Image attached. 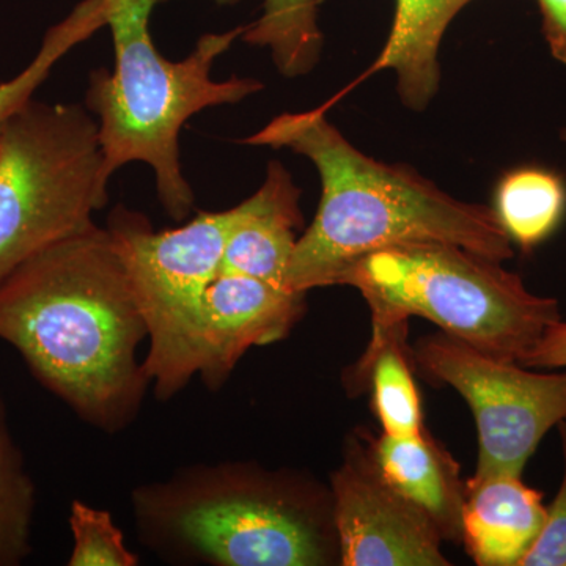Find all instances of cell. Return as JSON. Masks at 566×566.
Instances as JSON below:
<instances>
[{
  "mask_svg": "<svg viewBox=\"0 0 566 566\" xmlns=\"http://www.w3.org/2000/svg\"><path fill=\"white\" fill-rule=\"evenodd\" d=\"M342 566H450L433 521L382 475L367 430L346 439L331 474Z\"/></svg>",
  "mask_w": 566,
  "mask_h": 566,
  "instance_id": "cell-10",
  "label": "cell"
},
{
  "mask_svg": "<svg viewBox=\"0 0 566 566\" xmlns=\"http://www.w3.org/2000/svg\"><path fill=\"white\" fill-rule=\"evenodd\" d=\"M557 428L564 452V479L556 499L547 506L545 526L520 566H566V420Z\"/></svg>",
  "mask_w": 566,
  "mask_h": 566,
  "instance_id": "cell-21",
  "label": "cell"
},
{
  "mask_svg": "<svg viewBox=\"0 0 566 566\" xmlns=\"http://www.w3.org/2000/svg\"><path fill=\"white\" fill-rule=\"evenodd\" d=\"M69 523L73 535L70 566L139 565V556L126 546L125 536L107 510L73 501Z\"/></svg>",
  "mask_w": 566,
  "mask_h": 566,
  "instance_id": "cell-20",
  "label": "cell"
},
{
  "mask_svg": "<svg viewBox=\"0 0 566 566\" xmlns=\"http://www.w3.org/2000/svg\"><path fill=\"white\" fill-rule=\"evenodd\" d=\"M338 285L363 294L371 331L420 316L449 337L517 364L562 319L557 300L528 292L502 262L453 244H406L370 253Z\"/></svg>",
  "mask_w": 566,
  "mask_h": 566,
  "instance_id": "cell-5",
  "label": "cell"
},
{
  "mask_svg": "<svg viewBox=\"0 0 566 566\" xmlns=\"http://www.w3.org/2000/svg\"><path fill=\"white\" fill-rule=\"evenodd\" d=\"M493 210L512 243L532 252L553 237L566 214V185L545 167H520L502 178Z\"/></svg>",
  "mask_w": 566,
  "mask_h": 566,
  "instance_id": "cell-16",
  "label": "cell"
},
{
  "mask_svg": "<svg viewBox=\"0 0 566 566\" xmlns=\"http://www.w3.org/2000/svg\"><path fill=\"white\" fill-rule=\"evenodd\" d=\"M243 40L268 48L275 69L289 80L311 73L323 48L318 0H264L262 14L245 25Z\"/></svg>",
  "mask_w": 566,
  "mask_h": 566,
  "instance_id": "cell-17",
  "label": "cell"
},
{
  "mask_svg": "<svg viewBox=\"0 0 566 566\" xmlns=\"http://www.w3.org/2000/svg\"><path fill=\"white\" fill-rule=\"evenodd\" d=\"M551 54L566 65V0H535Z\"/></svg>",
  "mask_w": 566,
  "mask_h": 566,
  "instance_id": "cell-23",
  "label": "cell"
},
{
  "mask_svg": "<svg viewBox=\"0 0 566 566\" xmlns=\"http://www.w3.org/2000/svg\"><path fill=\"white\" fill-rule=\"evenodd\" d=\"M411 356L424 379L452 387L471 408L476 476L523 474L542 439L566 420V368L536 374L442 333L419 338Z\"/></svg>",
  "mask_w": 566,
  "mask_h": 566,
  "instance_id": "cell-7",
  "label": "cell"
},
{
  "mask_svg": "<svg viewBox=\"0 0 566 566\" xmlns=\"http://www.w3.org/2000/svg\"><path fill=\"white\" fill-rule=\"evenodd\" d=\"M562 137H564V140L566 142V128L564 129V134H562Z\"/></svg>",
  "mask_w": 566,
  "mask_h": 566,
  "instance_id": "cell-25",
  "label": "cell"
},
{
  "mask_svg": "<svg viewBox=\"0 0 566 566\" xmlns=\"http://www.w3.org/2000/svg\"><path fill=\"white\" fill-rule=\"evenodd\" d=\"M300 200V188L283 164H268L263 185L233 208L221 274L249 275L289 289L296 232L304 221Z\"/></svg>",
  "mask_w": 566,
  "mask_h": 566,
  "instance_id": "cell-11",
  "label": "cell"
},
{
  "mask_svg": "<svg viewBox=\"0 0 566 566\" xmlns=\"http://www.w3.org/2000/svg\"><path fill=\"white\" fill-rule=\"evenodd\" d=\"M109 181L87 107L32 99L18 112L0 133V282L95 226Z\"/></svg>",
  "mask_w": 566,
  "mask_h": 566,
  "instance_id": "cell-6",
  "label": "cell"
},
{
  "mask_svg": "<svg viewBox=\"0 0 566 566\" xmlns=\"http://www.w3.org/2000/svg\"><path fill=\"white\" fill-rule=\"evenodd\" d=\"M244 144L289 148L311 159L322 178L318 211L289 268L294 292L338 285L354 263L398 245H460L502 263L515 253L493 208L458 200L415 169L364 155L323 109L277 115Z\"/></svg>",
  "mask_w": 566,
  "mask_h": 566,
  "instance_id": "cell-2",
  "label": "cell"
},
{
  "mask_svg": "<svg viewBox=\"0 0 566 566\" xmlns=\"http://www.w3.org/2000/svg\"><path fill=\"white\" fill-rule=\"evenodd\" d=\"M415 370L408 323H398L371 331L363 356L345 371L344 386L349 395L370 392L371 408L382 433L411 438L424 428Z\"/></svg>",
  "mask_w": 566,
  "mask_h": 566,
  "instance_id": "cell-14",
  "label": "cell"
},
{
  "mask_svg": "<svg viewBox=\"0 0 566 566\" xmlns=\"http://www.w3.org/2000/svg\"><path fill=\"white\" fill-rule=\"evenodd\" d=\"M142 545L172 565L342 564L331 486L255 461L196 464L132 493Z\"/></svg>",
  "mask_w": 566,
  "mask_h": 566,
  "instance_id": "cell-3",
  "label": "cell"
},
{
  "mask_svg": "<svg viewBox=\"0 0 566 566\" xmlns=\"http://www.w3.org/2000/svg\"><path fill=\"white\" fill-rule=\"evenodd\" d=\"M367 438L387 482L433 521L444 542L461 543L465 482L444 444L427 427L411 438L368 430Z\"/></svg>",
  "mask_w": 566,
  "mask_h": 566,
  "instance_id": "cell-13",
  "label": "cell"
},
{
  "mask_svg": "<svg viewBox=\"0 0 566 566\" xmlns=\"http://www.w3.org/2000/svg\"><path fill=\"white\" fill-rule=\"evenodd\" d=\"M114 41V70L92 71L85 104L98 122L107 178L129 163L155 170L164 210L181 222L191 214L193 191L180 163V133L193 115L210 107L244 102L263 91L252 77L214 81V62L243 36L245 25L205 33L181 62L156 50L150 17L161 0H104ZM237 3L240 0H216Z\"/></svg>",
  "mask_w": 566,
  "mask_h": 566,
  "instance_id": "cell-4",
  "label": "cell"
},
{
  "mask_svg": "<svg viewBox=\"0 0 566 566\" xmlns=\"http://www.w3.org/2000/svg\"><path fill=\"white\" fill-rule=\"evenodd\" d=\"M0 338L82 422L112 436L136 422L151 385L137 360L148 327L106 229L95 223L0 282Z\"/></svg>",
  "mask_w": 566,
  "mask_h": 566,
  "instance_id": "cell-1",
  "label": "cell"
},
{
  "mask_svg": "<svg viewBox=\"0 0 566 566\" xmlns=\"http://www.w3.org/2000/svg\"><path fill=\"white\" fill-rule=\"evenodd\" d=\"M232 222L233 208L200 211L185 226L158 232L142 212L123 205L111 212L106 230L125 264L150 344L166 337L221 274Z\"/></svg>",
  "mask_w": 566,
  "mask_h": 566,
  "instance_id": "cell-9",
  "label": "cell"
},
{
  "mask_svg": "<svg viewBox=\"0 0 566 566\" xmlns=\"http://www.w3.org/2000/svg\"><path fill=\"white\" fill-rule=\"evenodd\" d=\"M36 486L11 436L0 397V566H18L32 553Z\"/></svg>",
  "mask_w": 566,
  "mask_h": 566,
  "instance_id": "cell-19",
  "label": "cell"
},
{
  "mask_svg": "<svg viewBox=\"0 0 566 566\" xmlns=\"http://www.w3.org/2000/svg\"><path fill=\"white\" fill-rule=\"evenodd\" d=\"M442 3H444L446 9L450 11L452 14L460 13L461 10L464 9L468 3H471L472 0H441Z\"/></svg>",
  "mask_w": 566,
  "mask_h": 566,
  "instance_id": "cell-24",
  "label": "cell"
},
{
  "mask_svg": "<svg viewBox=\"0 0 566 566\" xmlns=\"http://www.w3.org/2000/svg\"><path fill=\"white\" fill-rule=\"evenodd\" d=\"M307 293L240 274H221L196 307L142 360L158 400L167 401L200 376L216 392L253 346L289 337L305 314Z\"/></svg>",
  "mask_w": 566,
  "mask_h": 566,
  "instance_id": "cell-8",
  "label": "cell"
},
{
  "mask_svg": "<svg viewBox=\"0 0 566 566\" xmlns=\"http://www.w3.org/2000/svg\"><path fill=\"white\" fill-rule=\"evenodd\" d=\"M107 25L104 0H82L69 17L44 33L39 52L18 76L0 84V133L33 99L52 69L74 48Z\"/></svg>",
  "mask_w": 566,
  "mask_h": 566,
  "instance_id": "cell-18",
  "label": "cell"
},
{
  "mask_svg": "<svg viewBox=\"0 0 566 566\" xmlns=\"http://www.w3.org/2000/svg\"><path fill=\"white\" fill-rule=\"evenodd\" d=\"M543 494L516 474L465 480L463 543L479 566H520L545 526Z\"/></svg>",
  "mask_w": 566,
  "mask_h": 566,
  "instance_id": "cell-12",
  "label": "cell"
},
{
  "mask_svg": "<svg viewBox=\"0 0 566 566\" xmlns=\"http://www.w3.org/2000/svg\"><path fill=\"white\" fill-rule=\"evenodd\" d=\"M453 18L441 0H395L392 29L371 71L397 73L405 106L422 111L439 91V48Z\"/></svg>",
  "mask_w": 566,
  "mask_h": 566,
  "instance_id": "cell-15",
  "label": "cell"
},
{
  "mask_svg": "<svg viewBox=\"0 0 566 566\" xmlns=\"http://www.w3.org/2000/svg\"><path fill=\"white\" fill-rule=\"evenodd\" d=\"M527 368H566V322L551 324L542 340L524 357Z\"/></svg>",
  "mask_w": 566,
  "mask_h": 566,
  "instance_id": "cell-22",
  "label": "cell"
}]
</instances>
